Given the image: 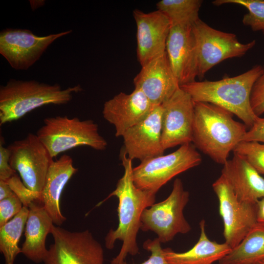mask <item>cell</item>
Wrapping results in <instances>:
<instances>
[{
	"mask_svg": "<svg viewBox=\"0 0 264 264\" xmlns=\"http://www.w3.org/2000/svg\"><path fill=\"white\" fill-rule=\"evenodd\" d=\"M255 264H264V260L260 261Z\"/></svg>",
	"mask_w": 264,
	"mask_h": 264,
	"instance_id": "cell-37",
	"label": "cell"
},
{
	"mask_svg": "<svg viewBox=\"0 0 264 264\" xmlns=\"http://www.w3.org/2000/svg\"><path fill=\"white\" fill-rule=\"evenodd\" d=\"M212 187L219 200L225 242L232 249L257 224V202L240 201L222 175L213 183Z\"/></svg>",
	"mask_w": 264,
	"mask_h": 264,
	"instance_id": "cell-10",
	"label": "cell"
},
{
	"mask_svg": "<svg viewBox=\"0 0 264 264\" xmlns=\"http://www.w3.org/2000/svg\"><path fill=\"white\" fill-rule=\"evenodd\" d=\"M263 33H264V31H263Z\"/></svg>",
	"mask_w": 264,
	"mask_h": 264,
	"instance_id": "cell-38",
	"label": "cell"
},
{
	"mask_svg": "<svg viewBox=\"0 0 264 264\" xmlns=\"http://www.w3.org/2000/svg\"><path fill=\"white\" fill-rule=\"evenodd\" d=\"M194 105L192 143L213 161L223 165L229 153L242 141L247 127L219 106L204 102Z\"/></svg>",
	"mask_w": 264,
	"mask_h": 264,
	"instance_id": "cell-2",
	"label": "cell"
},
{
	"mask_svg": "<svg viewBox=\"0 0 264 264\" xmlns=\"http://www.w3.org/2000/svg\"><path fill=\"white\" fill-rule=\"evenodd\" d=\"M264 71V66L256 65L236 76L217 81H195L180 88L187 92L194 102L212 104L235 114L250 128L258 117L252 110L250 95L253 86Z\"/></svg>",
	"mask_w": 264,
	"mask_h": 264,
	"instance_id": "cell-3",
	"label": "cell"
},
{
	"mask_svg": "<svg viewBox=\"0 0 264 264\" xmlns=\"http://www.w3.org/2000/svg\"><path fill=\"white\" fill-rule=\"evenodd\" d=\"M257 221L264 224V197L257 202Z\"/></svg>",
	"mask_w": 264,
	"mask_h": 264,
	"instance_id": "cell-35",
	"label": "cell"
},
{
	"mask_svg": "<svg viewBox=\"0 0 264 264\" xmlns=\"http://www.w3.org/2000/svg\"><path fill=\"white\" fill-rule=\"evenodd\" d=\"M172 70L180 86L193 82L198 77L197 46L193 26H171L166 43Z\"/></svg>",
	"mask_w": 264,
	"mask_h": 264,
	"instance_id": "cell-16",
	"label": "cell"
},
{
	"mask_svg": "<svg viewBox=\"0 0 264 264\" xmlns=\"http://www.w3.org/2000/svg\"><path fill=\"white\" fill-rule=\"evenodd\" d=\"M161 106L164 150L192 143L195 105L191 96L179 88Z\"/></svg>",
	"mask_w": 264,
	"mask_h": 264,
	"instance_id": "cell-13",
	"label": "cell"
},
{
	"mask_svg": "<svg viewBox=\"0 0 264 264\" xmlns=\"http://www.w3.org/2000/svg\"><path fill=\"white\" fill-rule=\"evenodd\" d=\"M13 194L9 185L5 181L0 180V200L10 197Z\"/></svg>",
	"mask_w": 264,
	"mask_h": 264,
	"instance_id": "cell-34",
	"label": "cell"
},
{
	"mask_svg": "<svg viewBox=\"0 0 264 264\" xmlns=\"http://www.w3.org/2000/svg\"><path fill=\"white\" fill-rule=\"evenodd\" d=\"M233 152L246 160L260 174L264 175V143L242 141Z\"/></svg>",
	"mask_w": 264,
	"mask_h": 264,
	"instance_id": "cell-27",
	"label": "cell"
},
{
	"mask_svg": "<svg viewBox=\"0 0 264 264\" xmlns=\"http://www.w3.org/2000/svg\"><path fill=\"white\" fill-rule=\"evenodd\" d=\"M4 181L21 200L23 206L28 207L29 204L34 201L42 203L41 193L32 191L27 188L16 173Z\"/></svg>",
	"mask_w": 264,
	"mask_h": 264,
	"instance_id": "cell-28",
	"label": "cell"
},
{
	"mask_svg": "<svg viewBox=\"0 0 264 264\" xmlns=\"http://www.w3.org/2000/svg\"><path fill=\"white\" fill-rule=\"evenodd\" d=\"M162 113L161 105H154L144 120L122 135L123 151L132 160L137 159L141 161L164 154L161 144Z\"/></svg>",
	"mask_w": 264,
	"mask_h": 264,
	"instance_id": "cell-14",
	"label": "cell"
},
{
	"mask_svg": "<svg viewBox=\"0 0 264 264\" xmlns=\"http://www.w3.org/2000/svg\"><path fill=\"white\" fill-rule=\"evenodd\" d=\"M82 90L79 84L62 89L58 84L10 79L0 87V125L17 120L44 105L66 104L73 93Z\"/></svg>",
	"mask_w": 264,
	"mask_h": 264,
	"instance_id": "cell-4",
	"label": "cell"
},
{
	"mask_svg": "<svg viewBox=\"0 0 264 264\" xmlns=\"http://www.w3.org/2000/svg\"><path fill=\"white\" fill-rule=\"evenodd\" d=\"M200 236L194 246L184 252L179 253L170 248L163 249L169 264H213L226 255L232 248L225 242L211 241L206 234L205 221L199 222Z\"/></svg>",
	"mask_w": 264,
	"mask_h": 264,
	"instance_id": "cell-22",
	"label": "cell"
},
{
	"mask_svg": "<svg viewBox=\"0 0 264 264\" xmlns=\"http://www.w3.org/2000/svg\"><path fill=\"white\" fill-rule=\"evenodd\" d=\"M37 202H33L28 206L25 241L21 249L22 253L27 259L38 264L44 262L47 255L46 239L51 233L54 223L43 204Z\"/></svg>",
	"mask_w": 264,
	"mask_h": 264,
	"instance_id": "cell-21",
	"label": "cell"
},
{
	"mask_svg": "<svg viewBox=\"0 0 264 264\" xmlns=\"http://www.w3.org/2000/svg\"><path fill=\"white\" fill-rule=\"evenodd\" d=\"M78 169L73 159L65 154L53 160L49 167L45 183L41 192L42 204L53 223L60 226L66 220L60 208V199L65 186Z\"/></svg>",
	"mask_w": 264,
	"mask_h": 264,
	"instance_id": "cell-20",
	"label": "cell"
},
{
	"mask_svg": "<svg viewBox=\"0 0 264 264\" xmlns=\"http://www.w3.org/2000/svg\"><path fill=\"white\" fill-rule=\"evenodd\" d=\"M29 1L33 10L43 6L44 4V0H30Z\"/></svg>",
	"mask_w": 264,
	"mask_h": 264,
	"instance_id": "cell-36",
	"label": "cell"
},
{
	"mask_svg": "<svg viewBox=\"0 0 264 264\" xmlns=\"http://www.w3.org/2000/svg\"><path fill=\"white\" fill-rule=\"evenodd\" d=\"M242 141H257L264 143V118L258 117L253 126L247 131Z\"/></svg>",
	"mask_w": 264,
	"mask_h": 264,
	"instance_id": "cell-33",
	"label": "cell"
},
{
	"mask_svg": "<svg viewBox=\"0 0 264 264\" xmlns=\"http://www.w3.org/2000/svg\"><path fill=\"white\" fill-rule=\"evenodd\" d=\"M22 207V202L14 193L0 200V227L14 218Z\"/></svg>",
	"mask_w": 264,
	"mask_h": 264,
	"instance_id": "cell-29",
	"label": "cell"
},
{
	"mask_svg": "<svg viewBox=\"0 0 264 264\" xmlns=\"http://www.w3.org/2000/svg\"><path fill=\"white\" fill-rule=\"evenodd\" d=\"M193 29L200 79L215 66L226 59L243 56L256 44L255 40L241 43L235 34L213 28L200 19L194 24Z\"/></svg>",
	"mask_w": 264,
	"mask_h": 264,
	"instance_id": "cell-8",
	"label": "cell"
},
{
	"mask_svg": "<svg viewBox=\"0 0 264 264\" xmlns=\"http://www.w3.org/2000/svg\"><path fill=\"white\" fill-rule=\"evenodd\" d=\"M214 5L232 3L245 7L248 12L243 17V24L253 31H264V0H216Z\"/></svg>",
	"mask_w": 264,
	"mask_h": 264,
	"instance_id": "cell-26",
	"label": "cell"
},
{
	"mask_svg": "<svg viewBox=\"0 0 264 264\" xmlns=\"http://www.w3.org/2000/svg\"><path fill=\"white\" fill-rule=\"evenodd\" d=\"M189 199L182 180L176 178L172 190L164 200L145 209L141 217L140 229L155 233L161 243L172 241L178 233L186 234L191 227L184 216Z\"/></svg>",
	"mask_w": 264,
	"mask_h": 264,
	"instance_id": "cell-6",
	"label": "cell"
},
{
	"mask_svg": "<svg viewBox=\"0 0 264 264\" xmlns=\"http://www.w3.org/2000/svg\"><path fill=\"white\" fill-rule=\"evenodd\" d=\"M71 30L38 36L28 29L6 28L0 33V54L16 70H27L56 39Z\"/></svg>",
	"mask_w": 264,
	"mask_h": 264,
	"instance_id": "cell-12",
	"label": "cell"
},
{
	"mask_svg": "<svg viewBox=\"0 0 264 264\" xmlns=\"http://www.w3.org/2000/svg\"><path fill=\"white\" fill-rule=\"evenodd\" d=\"M144 249L149 251L151 255L148 260L140 264H169L166 259L161 242L156 238L153 240L148 239L143 244ZM119 264H130L125 261Z\"/></svg>",
	"mask_w": 264,
	"mask_h": 264,
	"instance_id": "cell-30",
	"label": "cell"
},
{
	"mask_svg": "<svg viewBox=\"0 0 264 264\" xmlns=\"http://www.w3.org/2000/svg\"><path fill=\"white\" fill-rule=\"evenodd\" d=\"M120 156L124 167L123 175L118 180L115 189L97 205L100 206L111 197H116L118 200V225L115 229L109 231L105 241V246L109 249L113 248L117 240L121 241L122 244L110 264H119L125 261L128 255L135 256L139 253L137 235L140 229L141 215L145 209L155 201V193L135 186L132 176V160L123 150Z\"/></svg>",
	"mask_w": 264,
	"mask_h": 264,
	"instance_id": "cell-1",
	"label": "cell"
},
{
	"mask_svg": "<svg viewBox=\"0 0 264 264\" xmlns=\"http://www.w3.org/2000/svg\"><path fill=\"white\" fill-rule=\"evenodd\" d=\"M37 136L52 158L59 154L80 146H89L103 151L107 142L99 134L98 126L92 120L56 116L44 120Z\"/></svg>",
	"mask_w": 264,
	"mask_h": 264,
	"instance_id": "cell-5",
	"label": "cell"
},
{
	"mask_svg": "<svg viewBox=\"0 0 264 264\" xmlns=\"http://www.w3.org/2000/svg\"><path fill=\"white\" fill-rule=\"evenodd\" d=\"M250 101L254 113L260 117L264 113V66L263 73L253 86Z\"/></svg>",
	"mask_w": 264,
	"mask_h": 264,
	"instance_id": "cell-31",
	"label": "cell"
},
{
	"mask_svg": "<svg viewBox=\"0 0 264 264\" xmlns=\"http://www.w3.org/2000/svg\"><path fill=\"white\" fill-rule=\"evenodd\" d=\"M264 260V224H257L219 264H255Z\"/></svg>",
	"mask_w": 264,
	"mask_h": 264,
	"instance_id": "cell-23",
	"label": "cell"
},
{
	"mask_svg": "<svg viewBox=\"0 0 264 264\" xmlns=\"http://www.w3.org/2000/svg\"><path fill=\"white\" fill-rule=\"evenodd\" d=\"M28 212V208L23 206L18 214L0 227V251L4 256L5 264H14L17 255L22 253L18 243Z\"/></svg>",
	"mask_w": 264,
	"mask_h": 264,
	"instance_id": "cell-24",
	"label": "cell"
},
{
	"mask_svg": "<svg viewBox=\"0 0 264 264\" xmlns=\"http://www.w3.org/2000/svg\"><path fill=\"white\" fill-rule=\"evenodd\" d=\"M4 139H0V180L6 181L16 173L9 164L10 152L3 146Z\"/></svg>",
	"mask_w": 264,
	"mask_h": 264,
	"instance_id": "cell-32",
	"label": "cell"
},
{
	"mask_svg": "<svg viewBox=\"0 0 264 264\" xmlns=\"http://www.w3.org/2000/svg\"><path fill=\"white\" fill-rule=\"evenodd\" d=\"M133 84L154 105H161L180 88L166 51L142 66Z\"/></svg>",
	"mask_w": 264,
	"mask_h": 264,
	"instance_id": "cell-17",
	"label": "cell"
},
{
	"mask_svg": "<svg viewBox=\"0 0 264 264\" xmlns=\"http://www.w3.org/2000/svg\"><path fill=\"white\" fill-rule=\"evenodd\" d=\"M201 161L193 144H185L171 154L140 161L133 168V180L138 188L156 194L173 177L198 166Z\"/></svg>",
	"mask_w": 264,
	"mask_h": 264,
	"instance_id": "cell-7",
	"label": "cell"
},
{
	"mask_svg": "<svg viewBox=\"0 0 264 264\" xmlns=\"http://www.w3.org/2000/svg\"><path fill=\"white\" fill-rule=\"evenodd\" d=\"M9 164L17 171L29 189L41 193L49 167L53 160L36 134L29 133L8 147Z\"/></svg>",
	"mask_w": 264,
	"mask_h": 264,
	"instance_id": "cell-11",
	"label": "cell"
},
{
	"mask_svg": "<svg viewBox=\"0 0 264 264\" xmlns=\"http://www.w3.org/2000/svg\"><path fill=\"white\" fill-rule=\"evenodd\" d=\"M154 105L143 92L134 88L130 94L120 92L104 104L103 117L113 125L116 137L144 120Z\"/></svg>",
	"mask_w": 264,
	"mask_h": 264,
	"instance_id": "cell-18",
	"label": "cell"
},
{
	"mask_svg": "<svg viewBox=\"0 0 264 264\" xmlns=\"http://www.w3.org/2000/svg\"><path fill=\"white\" fill-rule=\"evenodd\" d=\"M241 201L257 203L264 197V178L242 157L234 154L221 174Z\"/></svg>",
	"mask_w": 264,
	"mask_h": 264,
	"instance_id": "cell-19",
	"label": "cell"
},
{
	"mask_svg": "<svg viewBox=\"0 0 264 264\" xmlns=\"http://www.w3.org/2000/svg\"><path fill=\"white\" fill-rule=\"evenodd\" d=\"M50 234L54 242L44 264H105L103 247L88 230L71 232L53 224Z\"/></svg>",
	"mask_w": 264,
	"mask_h": 264,
	"instance_id": "cell-9",
	"label": "cell"
},
{
	"mask_svg": "<svg viewBox=\"0 0 264 264\" xmlns=\"http://www.w3.org/2000/svg\"><path fill=\"white\" fill-rule=\"evenodd\" d=\"M201 0H161L156 3L157 10L169 19L171 26H193L199 19Z\"/></svg>",
	"mask_w": 264,
	"mask_h": 264,
	"instance_id": "cell-25",
	"label": "cell"
},
{
	"mask_svg": "<svg viewBox=\"0 0 264 264\" xmlns=\"http://www.w3.org/2000/svg\"><path fill=\"white\" fill-rule=\"evenodd\" d=\"M133 16L137 28V56L142 66L166 51L171 24L158 10L145 13L134 9Z\"/></svg>",
	"mask_w": 264,
	"mask_h": 264,
	"instance_id": "cell-15",
	"label": "cell"
}]
</instances>
